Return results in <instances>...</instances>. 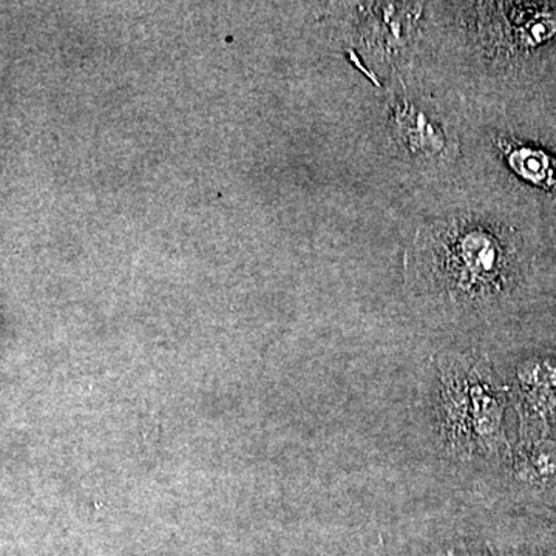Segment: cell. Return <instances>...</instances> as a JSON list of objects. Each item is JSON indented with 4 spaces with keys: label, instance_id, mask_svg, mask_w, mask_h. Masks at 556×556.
<instances>
[{
    "label": "cell",
    "instance_id": "cell-2",
    "mask_svg": "<svg viewBox=\"0 0 556 556\" xmlns=\"http://www.w3.org/2000/svg\"><path fill=\"white\" fill-rule=\"evenodd\" d=\"M439 426L450 452L463 459L492 450L501 431L503 401L484 362L447 356L439 365Z\"/></svg>",
    "mask_w": 556,
    "mask_h": 556
},
{
    "label": "cell",
    "instance_id": "cell-4",
    "mask_svg": "<svg viewBox=\"0 0 556 556\" xmlns=\"http://www.w3.org/2000/svg\"><path fill=\"white\" fill-rule=\"evenodd\" d=\"M510 164L521 177L530 179L533 182H543L546 186L556 185V169L554 161L544 155V153L533 152V150H517L511 153Z\"/></svg>",
    "mask_w": 556,
    "mask_h": 556
},
{
    "label": "cell",
    "instance_id": "cell-1",
    "mask_svg": "<svg viewBox=\"0 0 556 556\" xmlns=\"http://www.w3.org/2000/svg\"><path fill=\"white\" fill-rule=\"evenodd\" d=\"M507 266L504 240L470 214L417 230L405 258L409 288L455 309H470L493 298L506 283Z\"/></svg>",
    "mask_w": 556,
    "mask_h": 556
},
{
    "label": "cell",
    "instance_id": "cell-3",
    "mask_svg": "<svg viewBox=\"0 0 556 556\" xmlns=\"http://www.w3.org/2000/svg\"><path fill=\"white\" fill-rule=\"evenodd\" d=\"M388 127L399 148L413 159H444L455 146L441 118H434L413 102L394 101Z\"/></svg>",
    "mask_w": 556,
    "mask_h": 556
}]
</instances>
